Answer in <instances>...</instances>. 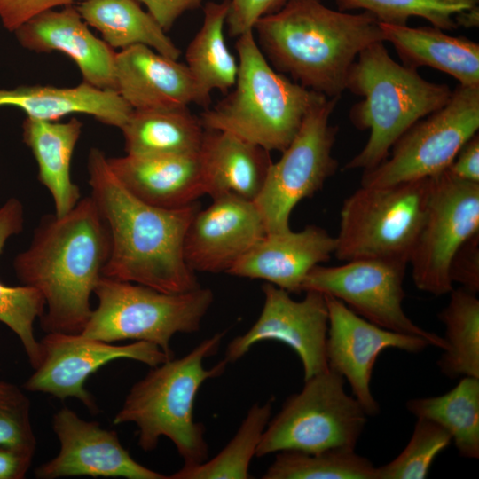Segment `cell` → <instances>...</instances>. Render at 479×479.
I'll use <instances>...</instances> for the list:
<instances>
[{"instance_id":"1f68e13d","label":"cell","mask_w":479,"mask_h":479,"mask_svg":"<svg viewBox=\"0 0 479 479\" xmlns=\"http://www.w3.org/2000/svg\"><path fill=\"white\" fill-rule=\"evenodd\" d=\"M438 318L445 326L447 348L437 361L449 378H479V299L463 287L452 289Z\"/></svg>"},{"instance_id":"9c48e42d","label":"cell","mask_w":479,"mask_h":479,"mask_svg":"<svg viewBox=\"0 0 479 479\" xmlns=\"http://www.w3.org/2000/svg\"><path fill=\"white\" fill-rule=\"evenodd\" d=\"M345 379L328 368L304 380L302 390L284 402L270 420L256 457L280 451L318 452L355 449L366 423V413L344 389Z\"/></svg>"},{"instance_id":"5b68a950","label":"cell","mask_w":479,"mask_h":479,"mask_svg":"<svg viewBox=\"0 0 479 479\" xmlns=\"http://www.w3.org/2000/svg\"><path fill=\"white\" fill-rule=\"evenodd\" d=\"M346 90L361 97L349 119L370 135L363 149L343 170H368L384 161L396 141L414 123L443 107L452 90L422 78L417 69L395 61L383 42L359 52L346 81Z\"/></svg>"},{"instance_id":"f1b7e54d","label":"cell","mask_w":479,"mask_h":479,"mask_svg":"<svg viewBox=\"0 0 479 479\" xmlns=\"http://www.w3.org/2000/svg\"><path fill=\"white\" fill-rule=\"evenodd\" d=\"M228 10L229 0L207 2L201 27L185 51V65L208 98L215 90L229 92L238 75V61L229 51L224 33Z\"/></svg>"},{"instance_id":"277c9868","label":"cell","mask_w":479,"mask_h":479,"mask_svg":"<svg viewBox=\"0 0 479 479\" xmlns=\"http://www.w3.org/2000/svg\"><path fill=\"white\" fill-rule=\"evenodd\" d=\"M224 332L202 340L189 353L152 367L137 381L114 418V425L134 423L137 444L145 452L154 450L161 436L169 438L184 461L192 467L208 458L205 427L194 420L193 404L200 386L221 376L228 362L224 358L211 368L203 361L216 355Z\"/></svg>"},{"instance_id":"f546056e","label":"cell","mask_w":479,"mask_h":479,"mask_svg":"<svg viewBox=\"0 0 479 479\" xmlns=\"http://www.w3.org/2000/svg\"><path fill=\"white\" fill-rule=\"evenodd\" d=\"M24 216L23 204L18 198L11 197L0 206V253L10 238L22 231ZM44 310V299L36 289L25 285L10 287L0 281V322L19 337L34 369L42 357L34 324Z\"/></svg>"},{"instance_id":"603a6c76","label":"cell","mask_w":479,"mask_h":479,"mask_svg":"<svg viewBox=\"0 0 479 479\" xmlns=\"http://www.w3.org/2000/svg\"><path fill=\"white\" fill-rule=\"evenodd\" d=\"M206 194L255 201L273 162L270 152L230 132L207 130L199 151Z\"/></svg>"},{"instance_id":"3957f363","label":"cell","mask_w":479,"mask_h":479,"mask_svg":"<svg viewBox=\"0 0 479 479\" xmlns=\"http://www.w3.org/2000/svg\"><path fill=\"white\" fill-rule=\"evenodd\" d=\"M253 31L276 71L326 98H341L359 52L384 42L379 21L369 12L334 11L321 0H287L259 19Z\"/></svg>"},{"instance_id":"6da1fadb","label":"cell","mask_w":479,"mask_h":479,"mask_svg":"<svg viewBox=\"0 0 479 479\" xmlns=\"http://www.w3.org/2000/svg\"><path fill=\"white\" fill-rule=\"evenodd\" d=\"M87 171L90 196L110 236L102 275L169 294L200 287L184 256L185 237L197 204L167 209L142 201L123 186L97 147L89 152Z\"/></svg>"},{"instance_id":"7a4b0ae2","label":"cell","mask_w":479,"mask_h":479,"mask_svg":"<svg viewBox=\"0 0 479 479\" xmlns=\"http://www.w3.org/2000/svg\"><path fill=\"white\" fill-rule=\"evenodd\" d=\"M109 254V232L90 195L64 216L40 219L28 247L15 256L13 269L22 285L43 295L45 310L40 319L46 334L82 332Z\"/></svg>"},{"instance_id":"8fae6325","label":"cell","mask_w":479,"mask_h":479,"mask_svg":"<svg viewBox=\"0 0 479 479\" xmlns=\"http://www.w3.org/2000/svg\"><path fill=\"white\" fill-rule=\"evenodd\" d=\"M340 98H325L306 114L302 125L280 159L272 162L255 200L266 233L291 230L294 207L320 191L338 169L332 155L338 128L330 116Z\"/></svg>"},{"instance_id":"7c38bea8","label":"cell","mask_w":479,"mask_h":479,"mask_svg":"<svg viewBox=\"0 0 479 479\" xmlns=\"http://www.w3.org/2000/svg\"><path fill=\"white\" fill-rule=\"evenodd\" d=\"M429 178L426 216L409 264L416 287L438 296L453 289L454 255L479 234V183L457 178L448 169Z\"/></svg>"},{"instance_id":"d6986e66","label":"cell","mask_w":479,"mask_h":479,"mask_svg":"<svg viewBox=\"0 0 479 479\" xmlns=\"http://www.w3.org/2000/svg\"><path fill=\"white\" fill-rule=\"evenodd\" d=\"M115 90L133 110L180 108L191 104L205 109L211 102L185 64L143 44L116 52Z\"/></svg>"},{"instance_id":"ffe728a7","label":"cell","mask_w":479,"mask_h":479,"mask_svg":"<svg viewBox=\"0 0 479 479\" xmlns=\"http://www.w3.org/2000/svg\"><path fill=\"white\" fill-rule=\"evenodd\" d=\"M13 33L27 50L37 53L59 51L67 55L80 70L82 82L116 90V52L89 29L76 5L43 12Z\"/></svg>"},{"instance_id":"ba28073f","label":"cell","mask_w":479,"mask_h":479,"mask_svg":"<svg viewBox=\"0 0 479 479\" xmlns=\"http://www.w3.org/2000/svg\"><path fill=\"white\" fill-rule=\"evenodd\" d=\"M429 187V177L360 186L342 203L334 255L342 262L383 259L409 264L425 219Z\"/></svg>"},{"instance_id":"4316f807","label":"cell","mask_w":479,"mask_h":479,"mask_svg":"<svg viewBox=\"0 0 479 479\" xmlns=\"http://www.w3.org/2000/svg\"><path fill=\"white\" fill-rule=\"evenodd\" d=\"M120 130L126 154L134 156L197 153L205 133L188 107L132 110Z\"/></svg>"},{"instance_id":"60d3db41","label":"cell","mask_w":479,"mask_h":479,"mask_svg":"<svg viewBox=\"0 0 479 479\" xmlns=\"http://www.w3.org/2000/svg\"><path fill=\"white\" fill-rule=\"evenodd\" d=\"M164 31H169L185 12L199 9L203 0H137Z\"/></svg>"},{"instance_id":"e0dca14e","label":"cell","mask_w":479,"mask_h":479,"mask_svg":"<svg viewBox=\"0 0 479 479\" xmlns=\"http://www.w3.org/2000/svg\"><path fill=\"white\" fill-rule=\"evenodd\" d=\"M59 451L35 470L36 478L67 476L122 477L127 479H169L135 460L121 444L114 430L88 421L68 407L52 418Z\"/></svg>"},{"instance_id":"d590c367","label":"cell","mask_w":479,"mask_h":479,"mask_svg":"<svg viewBox=\"0 0 479 479\" xmlns=\"http://www.w3.org/2000/svg\"><path fill=\"white\" fill-rule=\"evenodd\" d=\"M417 419L407 445L396 459L375 468V479L426 478L436 457L450 445L452 436L443 427Z\"/></svg>"},{"instance_id":"9a60e30c","label":"cell","mask_w":479,"mask_h":479,"mask_svg":"<svg viewBox=\"0 0 479 479\" xmlns=\"http://www.w3.org/2000/svg\"><path fill=\"white\" fill-rule=\"evenodd\" d=\"M264 303L255 324L227 345L224 359L234 363L251 347L263 341H278L288 345L299 356L304 380L328 369L326 342L328 330V308L325 294L305 291L302 301L271 283L262 286Z\"/></svg>"},{"instance_id":"ab89813d","label":"cell","mask_w":479,"mask_h":479,"mask_svg":"<svg viewBox=\"0 0 479 479\" xmlns=\"http://www.w3.org/2000/svg\"><path fill=\"white\" fill-rule=\"evenodd\" d=\"M450 278L461 287L477 294L479 291V234L466 241L454 255Z\"/></svg>"},{"instance_id":"8992f818","label":"cell","mask_w":479,"mask_h":479,"mask_svg":"<svg viewBox=\"0 0 479 479\" xmlns=\"http://www.w3.org/2000/svg\"><path fill=\"white\" fill-rule=\"evenodd\" d=\"M238 75L231 92L205 108L204 129L230 132L271 151L283 152L308 111L326 96L276 71L248 31L237 37Z\"/></svg>"},{"instance_id":"cb8c5ba5","label":"cell","mask_w":479,"mask_h":479,"mask_svg":"<svg viewBox=\"0 0 479 479\" xmlns=\"http://www.w3.org/2000/svg\"><path fill=\"white\" fill-rule=\"evenodd\" d=\"M1 106H14L28 118L49 122L59 121L73 114H84L119 129L133 110L116 90L98 89L85 82L75 87L0 88Z\"/></svg>"},{"instance_id":"74e56055","label":"cell","mask_w":479,"mask_h":479,"mask_svg":"<svg viewBox=\"0 0 479 479\" xmlns=\"http://www.w3.org/2000/svg\"><path fill=\"white\" fill-rule=\"evenodd\" d=\"M287 0H229L226 17L228 32L238 37L253 31L256 21L281 9Z\"/></svg>"},{"instance_id":"d4e9b609","label":"cell","mask_w":479,"mask_h":479,"mask_svg":"<svg viewBox=\"0 0 479 479\" xmlns=\"http://www.w3.org/2000/svg\"><path fill=\"white\" fill-rule=\"evenodd\" d=\"M383 41L391 43L402 64L417 69L428 67L459 81L479 86V44L452 36L435 27H410L380 23Z\"/></svg>"},{"instance_id":"2e32d148","label":"cell","mask_w":479,"mask_h":479,"mask_svg":"<svg viewBox=\"0 0 479 479\" xmlns=\"http://www.w3.org/2000/svg\"><path fill=\"white\" fill-rule=\"evenodd\" d=\"M325 296L328 308L326 342L328 368L349 381L353 397L366 415H376L380 406L370 385L379 354L389 348L419 353L429 343L420 336L381 327L356 314L337 298Z\"/></svg>"},{"instance_id":"f35d334b","label":"cell","mask_w":479,"mask_h":479,"mask_svg":"<svg viewBox=\"0 0 479 479\" xmlns=\"http://www.w3.org/2000/svg\"><path fill=\"white\" fill-rule=\"evenodd\" d=\"M82 0H0V20L3 27L14 32L33 17L58 7L74 5Z\"/></svg>"},{"instance_id":"b9f144b4","label":"cell","mask_w":479,"mask_h":479,"mask_svg":"<svg viewBox=\"0 0 479 479\" xmlns=\"http://www.w3.org/2000/svg\"><path fill=\"white\" fill-rule=\"evenodd\" d=\"M457 178L479 183V136L474 135L459 150L447 169Z\"/></svg>"},{"instance_id":"52a82bcc","label":"cell","mask_w":479,"mask_h":479,"mask_svg":"<svg viewBox=\"0 0 479 479\" xmlns=\"http://www.w3.org/2000/svg\"><path fill=\"white\" fill-rule=\"evenodd\" d=\"M93 294L98 304L82 334L111 343L123 340L153 342L170 357L172 337L198 332L214 301L209 288L169 294L104 276Z\"/></svg>"},{"instance_id":"d6a6232c","label":"cell","mask_w":479,"mask_h":479,"mask_svg":"<svg viewBox=\"0 0 479 479\" xmlns=\"http://www.w3.org/2000/svg\"><path fill=\"white\" fill-rule=\"evenodd\" d=\"M272 403L255 404L230 442L210 460L182 467L169 479H247L263 433L270 421Z\"/></svg>"},{"instance_id":"4dcf8cb0","label":"cell","mask_w":479,"mask_h":479,"mask_svg":"<svg viewBox=\"0 0 479 479\" xmlns=\"http://www.w3.org/2000/svg\"><path fill=\"white\" fill-rule=\"evenodd\" d=\"M406 408L448 431L460 456L478 459L479 378L464 376L445 394L410 399Z\"/></svg>"},{"instance_id":"44dd1931","label":"cell","mask_w":479,"mask_h":479,"mask_svg":"<svg viewBox=\"0 0 479 479\" xmlns=\"http://www.w3.org/2000/svg\"><path fill=\"white\" fill-rule=\"evenodd\" d=\"M335 246V237L312 224L299 232L266 233L227 273L263 279L289 294H299L308 273L327 262Z\"/></svg>"},{"instance_id":"83f0119b","label":"cell","mask_w":479,"mask_h":479,"mask_svg":"<svg viewBox=\"0 0 479 479\" xmlns=\"http://www.w3.org/2000/svg\"><path fill=\"white\" fill-rule=\"evenodd\" d=\"M76 7L114 50L143 44L172 59L180 56L166 31L137 0H82Z\"/></svg>"},{"instance_id":"ac0fdd59","label":"cell","mask_w":479,"mask_h":479,"mask_svg":"<svg viewBox=\"0 0 479 479\" xmlns=\"http://www.w3.org/2000/svg\"><path fill=\"white\" fill-rule=\"evenodd\" d=\"M265 235L254 201L216 197L194 215L185 237L184 256L194 272L227 273Z\"/></svg>"},{"instance_id":"e575fe53","label":"cell","mask_w":479,"mask_h":479,"mask_svg":"<svg viewBox=\"0 0 479 479\" xmlns=\"http://www.w3.org/2000/svg\"><path fill=\"white\" fill-rule=\"evenodd\" d=\"M338 10L361 9L379 23L406 26L412 17L428 20L442 30L457 28L455 17L478 6L479 0H335Z\"/></svg>"},{"instance_id":"4fadbf2b","label":"cell","mask_w":479,"mask_h":479,"mask_svg":"<svg viewBox=\"0 0 479 479\" xmlns=\"http://www.w3.org/2000/svg\"><path fill=\"white\" fill-rule=\"evenodd\" d=\"M407 265L383 259H358L330 267L318 264L306 276L302 291L314 290L334 296L381 327L422 337L429 345L445 349L444 337L413 323L403 309Z\"/></svg>"},{"instance_id":"7bdbcfd3","label":"cell","mask_w":479,"mask_h":479,"mask_svg":"<svg viewBox=\"0 0 479 479\" xmlns=\"http://www.w3.org/2000/svg\"><path fill=\"white\" fill-rule=\"evenodd\" d=\"M29 454L0 445V479L24 478L33 459Z\"/></svg>"},{"instance_id":"ee69618b","label":"cell","mask_w":479,"mask_h":479,"mask_svg":"<svg viewBox=\"0 0 479 479\" xmlns=\"http://www.w3.org/2000/svg\"><path fill=\"white\" fill-rule=\"evenodd\" d=\"M457 27H478L479 24V11L478 6L470 10L465 11L455 17Z\"/></svg>"},{"instance_id":"5bb4252c","label":"cell","mask_w":479,"mask_h":479,"mask_svg":"<svg viewBox=\"0 0 479 479\" xmlns=\"http://www.w3.org/2000/svg\"><path fill=\"white\" fill-rule=\"evenodd\" d=\"M39 342L41 361L23 388L61 400L76 398L91 413H97L98 408L84 383L101 366L116 359L128 358L154 367L173 358L156 344L145 341L116 345L81 333H47Z\"/></svg>"},{"instance_id":"836d02e7","label":"cell","mask_w":479,"mask_h":479,"mask_svg":"<svg viewBox=\"0 0 479 479\" xmlns=\"http://www.w3.org/2000/svg\"><path fill=\"white\" fill-rule=\"evenodd\" d=\"M373 463L349 448L278 452L263 479H375Z\"/></svg>"},{"instance_id":"30bf717a","label":"cell","mask_w":479,"mask_h":479,"mask_svg":"<svg viewBox=\"0 0 479 479\" xmlns=\"http://www.w3.org/2000/svg\"><path fill=\"white\" fill-rule=\"evenodd\" d=\"M479 129V86L452 90L440 109L414 123L393 145L388 158L363 171L361 186H389L446 170Z\"/></svg>"},{"instance_id":"484cf974","label":"cell","mask_w":479,"mask_h":479,"mask_svg":"<svg viewBox=\"0 0 479 479\" xmlns=\"http://www.w3.org/2000/svg\"><path fill=\"white\" fill-rule=\"evenodd\" d=\"M82 126L75 117L65 122L26 117L22 123L23 142L35 159L38 180L49 191L58 216L72 210L82 198L70 170Z\"/></svg>"},{"instance_id":"7402d4cb","label":"cell","mask_w":479,"mask_h":479,"mask_svg":"<svg viewBox=\"0 0 479 479\" xmlns=\"http://www.w3.org/2000/svg\"><path fill=\"white\" fill-rule=\"evenodd\" d=\"M123 186L154 207L177 209L206 194L199 153L189 154L107 158Z\"/></svg>"},{"instance_id":"8d00e7d4","label":"cell","mask_w":479,"mask_h":479,"mask_svg":"<svg viewBox=\"0 0 479 479\" xmlns=\"http://www.w3.org/2000/svg\"><path fill=\"white\" fill-rule=\"evenodd\" d=\"M0 445L35 454L30 401L16 385L0 381Z\"/></svg>"}]
</instances>
